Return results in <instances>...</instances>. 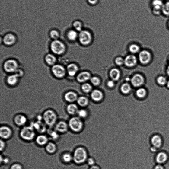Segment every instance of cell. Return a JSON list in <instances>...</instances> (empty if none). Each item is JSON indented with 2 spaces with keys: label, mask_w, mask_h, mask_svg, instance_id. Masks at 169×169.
I'll return each instance as SVG.
<instances>
[{
  "label": "cell",
  "mask_w": 169,
  "mask_h": 169,
  "mask_svg": "<svg viewBox=\"0 0 169 169\" xmlns=\"http://www.w3.org/2000/svg\"><path fill=\"white\" fill-rule=\"evenodd\" d=\"M154 169H164V167L161 165L158 164L155 167Z\"/></svg>",
  "instance_id": "52"
},
{
  "label": "cell",
  "mask_w": 169,
  "mask_h": 169,
  "mask_svg": "<svg viewBox=\"0 0 169 169\" xmlns=\"http://www.w3.org/2000/svg\"><path fill=\"white\" fill-rule=\"evenodd\" d=\"M45 60L48 64L53 65H54L56 62V59L54 55L48 54L46 56Z\"/></svg>",
  "instance_id": "32"
},
{
  "label": "cell",
  "mask_w": 169,
  "mask_h": 169,
  "mask_svg": "<svg viewBox=\"0 0 169 169\" xmlns=\"http://www.w3.org/2000/svg\"><path fill=\"white\" fill-rule=\"evenodd\" d=\"M16 41L14 35L11 33L7 34L3 39V41L5 44L8 45L13 44Z\"/></svg>",
  "instance_id": "15"
},
{
  "label": "cell",
  "mask_w": 169,
  "mask_h": 169,
  "mask_svg": "<svg viewBox=\"0 0 169 169\" xmlns=\"http://www.w3.org/2000/svg\"><path fill=\"white\" fill-rule=\"evenodd\" d=\"M79 110L78 106L73 104H70L66 107V111L68 114L72 116L77 115Z\"/></svg>",
  "instance_id": "17"
},
{
  "label": "cell",
  "mask_w": 169,
  "mask_h": 169,
  "mask_svg": "<svg viewBox=\"0 0 169 169\" xmlns=\"http://www.w3.org/2000/svg\"><path fill=\"white\" fill-rule=\"evenodd\" d=\"M91 97L94 101L99 102L103 98V94L99 90H94L91 94Z\"/></svg>",
  "instance_id": "18"
},
{
  "label": "cell",
  "mask_w": 169,
  "mask_h": 169,
  "mask_svg": "<svg viewBox=\"0 0 169 169\" xmlns=\"http://www.w3.org/2000/svg\"><path fill=\"white\" fill-rule=\"evenodd\" d=\"M90 78V74L87 72H83L80 73L77 76V79L79 82H83L86 81Z\"/></svg>",
  "instance_id": "21"
},
{
  "label": "cell",
  "mask_w": 169,
  "mask_h": 169,
  "mask_svg": "<svg viewBox=\"0 0 169 169\" xmlns=\"http://www.w3.org/2000/svg\"><path fill=\"white\" fill-rule=\"evenodd\" d=\"M48 140L47 137L43 135L38 136L36 139L37 143L41 146L46 145L48 143Z\"/></svg>",
  "instance_id": "22"
},
{
  "label": "cell",
  "mask_w": 169,
  "mask_h": 169,
  "mask_svg": "<svg viewBox=\"0 0 169 169\" xmlns=\"http://www.w3.org/2000/svg\"><path fill=\"white\" fill-rule=\"evenodd\" d=\"M52 51L54 53L60 55L64 52L65 50V46L61 41L56 40L53 41L51 44Z\"/></svg>",
  "instance_id": "5"
},
{
  "label": "cell",
  "mask_w": 169,
  "mask_h": 169,
  "mask_svg": "<svg viewBox=\"0 0 169 169\" xmlns=\"http://www.w3.org/2000/svg\"><path fill=\"white\" fill-rule=\"evenodd\" d=\"M78 70V67L75 64H70L67 67L68 72L69 75L70 76L75 75Z\"/></svg>",
  "instance_id": "23"
},
{
  "label": "cell",
  "mask_w": 169,
  "mask_h": 169,
  "mask_svg": "<svg viewBox=\"0 0 169 169\" xmlns=\"http://www.w3.org/2000/svg\"><path fill=\"white\" fill-rule=\"evenodd\" d=\"M79 38L81 43L87 45L89 44L92 40V36L89 31L83 30L80 32Z\"/></svg>",
  "instance_id": "7"
},
{
  "label": "cell",
  "mask_w": 169,
  "mask_h": 169,
  "mask_svg": "<svg viewBox=\"0 0 169 169\" xmlns=\"http://www.w3.org/2000/svg\"><path fill=\"white\" fill-rule=\"evenodd\" d=\"M17 63L14 60H8L5 63L4 65L5 70L8 72H15L17 69Z\"/></svg>",
  "instance_id": "8"
},
{
  "label": "cell",
  "mask_w": 169,
  "mask_h": 169,
  "mask_svg": "<svg viewBox=\"0 0 169 169\" xmlns=\"http://www.w3.org/2000/svg\"><path fill=\"white\" fill-rule=\"evenodd\" d=\"M57 118V115L55 112L50 110L45 111L42 116L45 124L50 126L55 124Z\"/></svg>",
  "instance_id": "3"
},
{
  "label": "cell",
  "mask_w": 169,
  "mask_h": 169,
  "mask_svg": "<svg viewBox=\"0 0 169 169\" xmlns=\"http://www.w3.org/2000/svg\"><path fill=\"white\" fill-rule=\"evenodd\" d=\"M77 115L78 117L84 120L88 117L89 115V113L87 109L82 108L78 110Z\"/></svg>",
  "instance_id": "28"
},
{
  "label": "cell",
  "mask_w": 169,
  "mask_h": 169,
  "mask_svg": "<svg viewBox=\"0 0 169 169\" xmlns=\"http://www.w3.org/2000/svg\"><path fill=\"white\" fill-rule=\"evenodd\" d=\"M86 163L89 165V166L91 167L96 164V161H95L94 158L91 157H89L88 158Z\"/></svg>",
  "instance_id": "42"
},
{
  "label": "cell",
  "mask_w": 169,
  "mask_h": 169,
  "mask_svg": "<svg viewBox=\"0 0 169 169\" xmlns=\"http://www.w3.org/2000/svg\"><path fill=\"white\" fill-rule=\"evenodd\" d=\"M62 159L65 163H70L73 160V155L70 153H65L63 155Z\"/></svg>",
  "instance_id": "36"
},
{
  "label": "cell",
  "mask_w": 169,
  "mask_h": 169,
  "mask_svg": "<svg viewBox=\"0 0 169 169\" xmlns=\"http://www.w3.org/2000/svg\"><path fill=\"white\" fill-rule=\"evenodd\" d=\"M131 89V87L128 83H125L123 84L121 88L122 92L125 94L129 93Z\"/></svg>",
  "instance_id": "37"
},
{
  "label": "cell",
  "mask_w": 169,
  "mask_h": 169,
  "mask_svg": "<svg viewBox=\"0 0 169 169\" xmlns=\"http://www.w3.org/2000/svg\"><path fill=\"white\" fill-rule=\"evenodd\" d=\"M151 142L154 147L158 148L161 145L162 140L159 136L155 135L151 139Z\"/></svg>",
  "instance_id": "24"
},
{
  "label": "cell",
  "mask_w": 169,
  "mask_h": 169,
  "mask_svg": "<svg viewBox=\"0 0 169 169\" xmlns=\"http://www.w3.org/2000/svg\"><path fill=\"white\" fill-rule=\"evenodd\" d=\"M91 81L94 85H97L100 83V81L99 78L96 77H94L91 79Z\"/></svg>",
  "instance_id": "43"
},
{
  "label": "cell",
  "mask_w": 169,
  "mask_h": 169,
  "mask_svg": "<svg viewBox=\"0 0 169 169\" xmlns=\"http://www.w3.org/2000/svg\"><path fill=\"white\" fill-rule=\"evenodd\" d=\"M124 63L126 66L132 67L136 64L137 59L135 56L129 55L125 59Z\"/></svg>",
  "instance_id": "13"
},
{
  "label": "cell",
  "mask_w": 169,
  "mask_h": 169,
  "mask_svg": "<svg viewBox=\"0 0 169 169\" xmlns=\"http://www.w3.org/2000/svg\"><path fill=\"white\" fill-rule=\"evenodd\" d=\"M55 130V131L52 132L50 133V136L52 137L53 138L56 139L58 137V135Z\"/></svg>",
  "instance_id": "47"
},
{
  "label": "cell",
  "mask_w": 169,
  "mask_h": 169,
  "mask_svg": "<svg viewBox=\"0 0 169 169\" xmlns=\"http://www.w3.org/2000/svg\"><path fill=\"white\" fill-rule=\"evenodd\" d=\"M111 78L113 80H118L120 76V72L119 70L116 69H112L110 72Z\"/></svg>",
  "instance_id": "29"
},
{
  "label": "cell",
  "mask_w": 169,
  "mask_h": 169,
  "mask_svg": "<svg viewBox=\"0 0 169 169\" xmlns=\"http://www.w3.org/2000/svg\"><path fill=\"white\" fill-rule=\"evenodd\" d=\"M20 135L22 138L27 141L33 140L36 135L32 126L24 127L21 130Z\"/></svg>",
  "instance_id": "4"
},
{
  "label": "cell",
  "mask_w": 169,
  "mask_h": 169,
  "mask_svg": "<svg viewBox=\"0 0 169 169\" xmlns=\"http://www.w3.org/2000/svg\"><path fill=\"white\" fill-rule=\"evenodd\" d=\"M73 26L76 31L80 32L83 30V24L81 21H75L73 23Z\"/></svg>",
  "instance_id": "33"
},
{
  "label": "cell",
  "mask_w": 169,
  "mask_h": 169,
  "mask_svg": "<svg viewBox=\"0 0 169 169\" xmlns=\"http://www.w3.org/2000/svg\"><path fill=\"white\" fill-rule=\"evenodd\" d=\"M167 86L168 88H169V79L167 81Z\"/></svg>",
  "instance_id": "55"
},
{
  "label": "cell",
  "mask_w": 169,
  "mask_h": 169,
  "mask_svg": "<svg viewBox=\"0 0 169 169\" xmlns=\"http://www.w3.org/2000/svg\"><path fill=\"white\" fill-rule=\"evenodd\" d=\"M14 121L17 125L22 126L26 124L27 122V118L24 115L19 114L15 116Z\"/></svg>",
  "instance_id": "16"
},
{
  "label": "cell",
  "mask_w": 169,
  "mask_h": 169,
  "mask_svg": "<svg viewBox=\"0 0 169 169\" xmlns=\"http://www.w3.org/2000/svg\"><path fill=\"white\" fill-rule=\"evenodd\" d=\"M162 11L165 15H169V2H167L164 4L162 8Z\"/></svg>",
  "instance_id": "39"
},
{
  "label": "cell",
  "mask_w": 169,
  "mask_h": 169,
  "mask_svg": "<svg viewBox=\"0 0 169 169\" xmlns=\"http://www.w3.org/2000/svg\"><path fill=\"white\" fill-rule=\"evenodd\" d=\"M73 154V161L77 164L85 163L89 157L87 150L82 146L77 147L74 151Z\"/></svg>",
  "instance_id": "1"
},
{
  "label": "cell",
  "mask_w": 169,
  "mask_h": 169,
  "mask_svg": "<svg viewBox=\"0 0 169 169\" xmlns=\"http://www.w3.org/2000/svg\"><path fill=\"white\" fill-rule=\"evenodd\" d=\"M116 64L118 65H121L124 62V61L121 57H118L115 59Z\"/></svg>",
  "instance_id": "44"
},
{
  "label": "cell",
  "mask_w": 169,
  "mask_h": 169,
  "mask_svg": "<svg viewBox=\"0 0 169 169\" xmlns=\"http://www.w3.org/2000/svg\"><path fill=\"white\" fill-rule=\"evenodd\" d=\"M46 150L49 153H54L57 150V146L55 143L53 142H49L46 144Z\"/></svg>",
  "instance_id": "27"
},
{
  "label": "cell",
  "mask_w": 169,
  "mask_h": 169,
  "mask_svg": "<svg viewBox=\"0 0 169 169\" xmlns=\"http://www.w3.org/2000/svg\"><path fill=\"white\" fill-rule=\"evenodd\" d=\"M82 88L84 92L87 93L91 91L92 88L89 84L85 83L83 84Z\"/></svg>",
  "instance_id": "40"
},
{
  "label": "cell",
  "mask_w": 169,
  "mask_h": 169,
  "mask_svg": "<svg viewBox=\"0 0 169 169\" xmlns=\"http://www.w3.org/2000/svg\"><path fill=\"white\" fill-rule=\"evenodd\" d=\"M166 72L167 75L169 76V64L167 66V69L166 70Z\"/></svg>",
  "instance_id": "54"
},
{
  "label": "cell",
  "mask_w": 169,
  "mask_h": 169,
  "mask_svg": "<svg viewBox=\"0 0 169 169\" xmlns=\"http://www.w3.org/2000/svg\"><path fill=\"white\" fill-rule=\"evenodd\" d=\"M12 133V130L8 126H3L0 129V136L2 139H9L11 136Z\"/></svg>",
  "instance_id": "11"
},
{
  "label": "cell",
  "mask_w": 169,
  "mask_h": 169,
  "mask_svg": "<svg viewBox=\"0 0 169 169\" xmlns=\"http://www.w3.org/2000/svg\"><path fill=\"white\" fill-rule=\"evenodd\" d=\"M65 97V100L69 103H73L78 99L77 94L72 91H69L66 93Z\"/></svg>",
  "instance_id": "20"
},
{
  "label": "cell",
  "mask_w": 169,
  "mask_h": 169,
  "mask_svg": "<svg viewBox=\"0 0 169 169\" xmlns=\"http://www.w3.org/2000/svg\"><path fill=\"white\" fill-rule=\"evenodd\" d=\"M87 2L91 5H95L97 4L98 0H87Z\"/></svg>",
  "instance_id": "45"
},
{
  "label": "cell",
  "mask_w": 169,
  "mask_h": 169,
  "mask_svg": "<svg viewBox=\"0 0 169 169\" xmlns=\"http://www.w3.org/2000/svg\"><path fill=\"white\" fill-rule=\"evenodd\" d=\"M168 62H169V57L168 58Z\"/></svg>",
  "instance_id": "56"
},
{
  "label": "cell",
  "mask_w": 169,
  "mask_h": 169,
  "mask_svg": "<svg viewBox=\"0 0 169 169\" xmlns=\"http://www.w3.org/2000/svg\"><path fill=\"white\" fill-rule=\"evenodd\" d=\"M32 126L34 129L40 133L44 132L46 129L45 125L41 121H38L34 123Z\"/></svg>",
  "instance_id": "19"
},
{
  "label": "cell",
  "mask_w": 169,
  "mask_h": 169,
  "mask_svg": "<svg viewBox=\"0 0 169 169\" xmlns=\"http://www.w3.org/2000/svg\"><path fill=\"white\" fill-rule=\"evenodd\" d=\"M69 125L65 121H60L55 126L56 131L61 133H65L68 131Z\"/></svg>",
  "instance_id": "14"
},
{
  "label": "cell",
  "mask_w": 169,
  "mask_h": 169,
  "mask_svg": "<svg viewBox=\"0 0 169 169\" xmlns=\"http://www.w3.org/2000/svg\"><path fill=\"white\" fill-rule=\"evenodd\" d=\"M15 72V75H16L18 77H19L22 75L23 74V72L22 70H18L17 69Z\"/></svg>",
  "instance_id": "48"
},
{
  "label": "cell",
  "mask_w": 169,
  "mask_h": 169,
  "mask_svg": "<svg viewBox=\"0 0 169 169\" xmlns=\"http://www.w3.org/2000/svg\"><path fill=\"white\" fill-rule=\"evenodd\" d=\"M139 61L142 64H148L152 59V54L148 51L144 50L139 53Z\"/></svg>",
  "instance_id": "6"
},
{
  "label": "cell",
  "mask_w": 169,
  "mask_h": 169,
  "mask_svg": "<svg viewBox=\"0 0 169 169\" xmlns=\"http://www.w3.org/2000/svg\"><path fill=\"white\" fill-rule=\"evenodd\" d=\"M168 80L166 77L163 75L158 76L156 78V82L160 86H165L167 85Z\"/></svg>",
  "instance_id": "30"
},
{
  "label": "cell",
  "mask_w": 169,
  "mask_h": 169,
  "mask_svg": "<svg viewBox=\"0 0 169 169\" xmlns=\"http://www.w3.org/2000/svg\"><path fill=\"white\" fill-rule=\"evenodd\" d=\"M147 94V91L144 88H140L136 91V94L137 97L140 98L145 97L146 96Z\"/></svg>",
  "instance_id": "31"
},
{
  "label": "cell",
  "mask_w": 169,
  "mask_h": 169,
  "mask_svg": "<svg viewBox=\"0 0 169 169\" xmlns=\"http://www.w3.org/2000/svg\"><path fill=\"white\" fill-rule=\"evenodd\" d=\"M89 169H100V167L97 165H94L91 166Z\"/></svg>",
  "instance_id": "51"
},
{
  "label": "cell",
  "mask_w": 169,
  "mask_h": 169,
  "mask_svg": "<svg viewBox=\"0 0 169 169\" xmlns=\"http://www.w3.org/2000/svg\"><path fill=\"white\" fill-rule=\"evenodd\" d=\"M52 71L54 75L58 78H62L64 76L65 74V69L60 65H55L53 66Z\"/></svg>",
  "instance_id": "9"
},
{
  "label": "cell",
  "mask_w": 169,
  "mask_h": 169,
  "mask_svg": "<svg viewBox=\"0 0 169 169\" xmlns=\"http://www.w3.org/2000/svg\"><path fill=\"white\" fill-rule=\"evenodd\" d=\"M5 143L3 140H1V151H2L5 148Z\"/></svg>",
  "instance_id": "49"
},
{
  "label": "cell",
  "mask_w": 169,
  "mask_h": 169,
  "mask_svg": "<svg viewBox=\"0 0 169 169\" xmlns=\"http://www.w3.org/2000/svg\"><path fill=\"white\" fill-rule=\"evenodd\" d=\"M11 169H22L21 165L18 164H13L11 168Z\"/></svg>",
  "instance_id": "46"
},
{
  "label": "cell",
  "mask_w": 169,
  "mask_h": 169,
  "mask_svg": "<svg viewBox=\"0 0 169 169\" xmlns=\"http://www.w3.org/2000/svg\"><path fill=\"white\" fill-rule=\"evenodd\" d=\"M167 157L166 154L164 152L158 153L156 157L157 162L160 164L164 163L167 160Z\"/></svg>",
  "instance_id": "25"
},
{
  "label": "cell",
  "mask_w": 169,
  "mask_h": 169,
  "mask_svg": "<svg viewBox=\"0 0 169 169\" xmlns=\"http://www.w3.org/2000/svg\"><path fill=\"white\" fill-rule=\"evenodd\" d=\"M131 81L132 85L135 87L142 86L145 81L143 76L140 74H136L134 75Z\"/></svg>",
  "instance_id": "10"
},
{
  "label": "cell",
  "mask_w": 169,
  "mask_h": 169,
  "mask_svg": "<svg viewBox=\"0 0 169 169\" xmlns=\"http://www.w3.org/2000/svg\"></svg>",
  "instance_id": "57"
},
{
  "label": "cell",
  "mask_w": 169,
  "mask_h": 169,
  "mask_svg": "<svg viewBox=\"0 0 169 169\" xmlns=\"http://www.w3.org/2000/svg\"><path fill=\"white\" fill-rule=\"evenodd\" d=\"M114 83L113 81H110L107 83V85L109 87L112 88L114 86Z\"/></svg>",
  "instance_id": "50"
},
{
  "label": "cell",
  "mask_w": 169,
  "mask_h": 169,
  "mask_svg": "<svg viewBox=\"0 0 169 169\" xmlns=\"http://www.w3.org/2000/svg\"><path fill=\"white\" fill-rule=\"evenodd\" d=\"M68 125L72 132L78 133L83 129L84 122L83 120L78 116H74L69 119Z\"/></svg>",
  "instance_id": "2"
},
{
  "label": "cell",
  "mask_w": 169,
  "mask_h": 169,
  "mask_svg": "<svg viewBox=\"0 0 169 169\" xmlns=\"http://www.w3.org/2000/svg\"><path fill=\"white\" fill-rule=\"evenodd\" d=\"M67 37L70 40L74 41L76 40L78 37V34L75 30H70L68 33Z\"/></svg>",
  "instance_id": "34"
},
{
  "label": "cell",
  "mask_w": 169,
  "mask_h": 169,
  "mask_svg": "<svg viewBox=\"0 0 169 169\" xmlns=\"http://www.w3.org/2000/svg\"><path fill=\"white\" fill-rule=\"evenodd\" d=\"M77 103L80 106L85 107L88 105L89 101L88 99L85 97H80L77 99Z\"/></svg>",
  "instance_id": "26"
},
{
  "label": "cell",
  "mask_w": 169,
  "mask_h": 169,
  "mask_svg": "<svg viewBox=\"0 0 169 169\" xmlns=\"http://www.w3.org/2000/svg\"><path fill=\"white\" fill-rule=\"evenodd\" d=\"M164 5L161 0H154L152 2L154 13L156 14H159Z\"/></svg>",
  "instance_id": "12"
},
{
  "label": "cell",
  "mask_w": 169,
  "mask_h": 169,
  "mask_svg": "<svg viewBox=\"0 0 169 169\" xmlns=\"http://www.w3.org/2000/svg\"><path fill=\"white\" fill-rule=\"evenodd\" d=\"M2 161L3 162V163H4L6 164L9 162V160L8 159V158H3Z\"/></svg>",
  "instance_id": "53"
},
{
  "label": "cell",
  "mask_w": 169,
  "mask_h": 169,
  "mask_svg": "<svg viewBox=\"0 0 169 169\" xmlns=\"http://www.w3.org/2000/svg\"><path fill=\"white\" fill-rule=\"evenodd\" d=\"M140 50V48L138 45L132 44L130 46L129 50L133 53H138Z\"/></svg>",
  "instance_id": "38"
},
{
  "label": "cell",
  "mask_w": 169,
  "mask_h": 169,
  "mask_svg": "<svg viewBox=\"0 0 169 169\" xmlns=\"http://www.w3.org/2000/svg\"><path fill=\"white\" fill-rule=\"evenodd\" d=\"M50 36L52 38L55 40H57L59 36L58 31L55 30H53L50 32Z\"/></svg>",
  "instance_id": "41"
},
{
  "label": "cell",
  "mask_w": 169,
  "mask_h": 169,
  "mask_svg": "<svg viewBox=\"0 0 169 169\" xmlns=\"http://www.w3.org/2000/svg\"><path fill=\"white\" fill-rule=\"evenodd\" d=\"M18 77L15 75L9 76L7 79V81L10 85H14L17 82Z\"/></svg>",
  "instance_id": "35"
}]
</instances>
